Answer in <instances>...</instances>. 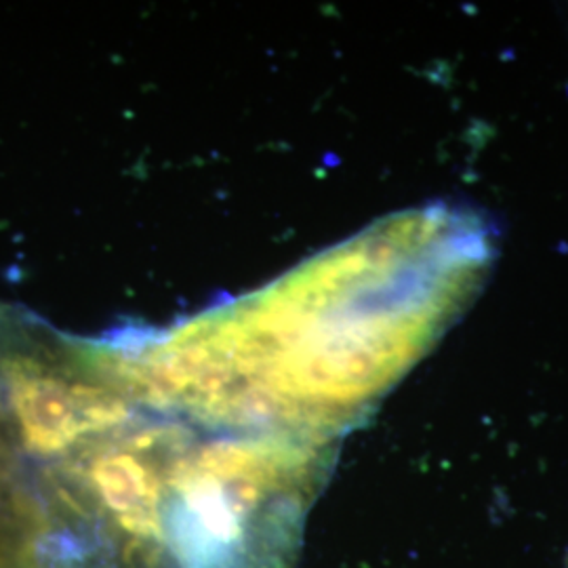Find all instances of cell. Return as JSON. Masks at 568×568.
<instances>
[{"mask_svg": "<svg viewBox=\"0 0 568 568\" xmlns=\"http://www.w3.org/2000/svg\"><path fill=\"white\" fill-rule=\"evenodd\" d=\"M0 568H79L60 544L20 518L0 516Z\"/></svg>", "mask_w": 568, "mask_h": 568, "instance_id": "1", "label": "cell"}]
</instances>
